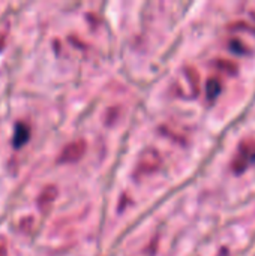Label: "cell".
Listing matches in <instances>:
<instances>
[{"label":"cell","mask_w":255,"mask_h":256,"mask_svg":"<svg viewBox=\"0 0 255 256\" xmlns=\"http://www.w3.org/2000/svg\"><path fill=\"white\" fill-rule=\"evenodd\" d=\"M255 162V141H243L233 160V171L240 174Z\"/></svg>","instance_id":"cell-1"}]
</instances>
